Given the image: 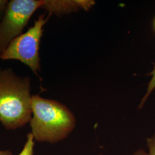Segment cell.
Masks as SVG:
<instances>
[{
    "instance_id": "52a82bcc",
    "label": "cell",
    "mask_w": 155,
    "mask_h": 155,
    "mask_svg": "<svg viewBox=\"0 0 155 155\" xmlns=\"http://www.w3.org/2000/svg\"><path fill=\"white\" fill-rule=\"evenodd\" d=\"M150 75L152 76V78L150 81V83L148 84V88H147V93L145 95L143 98L141 100V102L139 106V108L141 109L143 106L145 102V101L148 99L149 97L150 94L153 91V90L155 89V65L154 66L153 70L150 72L149 74Z\"/></svg>"
},
{
    "instance_id": "9c48e42d",
    "label": "cell",
    "mask_w": 155,
    "mask_h": 155,
    "mask_svg": "<svg viewBox=\"0 0 155 155\" xmlns=\"http://www.w3.org/2000/svg\"><path fill=\"white\" fill-rule=\"evenodd\" d=\"M8 2L7 0H0V21L5 14Z\"/></svg>"
},
{
    "instance_id": "5b68a950",
    "label": "cell",
    "mask_w": 155,
    "mask_h": 155,
    "mask_svg": "<svg viewBox=\"0 0 155 155\" xmlns=\"http://www.w3.org/2000/svg\"><path fill=\"white\" fill-rule=\"evenodd\" d=\"M92 1H70V0H44L41 8L48 12L50 14L61 16L77 11L79 8L86 10L94 4Z\"/></svg>"
},
{
    "instance_id": "8fae6325",
    "label": "cell",
    "mask_w": 155,
    "mask_h": 155,
    "mask_svg": "<svg viewBox=\"0 0 155 155\" xmlns=\"http://www.w3.org/2000/svg\"><path fill=\"white\" fill-rule=\"evenodd\" d=\"M0 155H13L11 151L9 150H0Z\"/></svg>"
},
{
    "instance_id": "ba28073f",
    "label": "cell",
    "mask_w": 155,
    "mask_h": 155,
    "mask_svg": "<svg viewBox=\"0 0 155 155\" xmlns=\"http://www.w3.org/2000/svg\"><path fill=\"white\" fill-rule=\"evenodd\" d=\"M147 145L149 150V155H155V134L147 139Z\"/></svg>"
},
{
    "instance_id": "277c9868",
    "label": "cell",
    "mask_w": 155,
    "mask_h": 155,
    "mask_svg": "<svg viewBox=\"0 0 155 155\" xmlns=\"http://www.w3.org/2000/svg\"><path fill=\"white\" fill-rule=\"evenodd\" d=\"M44 0H11L0 21V55L13 40L22 34L33 13Z\"/></svg>"
},
{
    "instance_id": "7c38bea8",
    "label": "cell",
    "mask_w": 155,
    "mask_h": 155,
    "mask_svg": "<svg viewBox=\"0 0 155 155\" xmlns=\"http://www.w3.org/2000/svg\"><path fill=\"white\" fill-rule=\"evenodd\" d=\"M153 28H154L155 31V18L154 19V21H153Z\"/></svg>"
},
{
    "instance_id": "3957f363",
    "label": "cell",
    "mask_w": 155,
    "mask_h": 155,
    "mask_svg": "<svg viewBox=\"0 0 155 155\" xmlns=\"http://www.w3.org/2000/svg\"><path fill=\"white\" fill-rule=\"evenodd\" d=\"M49 16H39L34 25L28 31L12 40L5 50L1 54L2 60H17L30 68L36 75L40 71L39 48L43 32V27Z\"/></svg>"
},
{
    "instance_id": "30bf717a",
    "label": "cell",
    "mask_w": 155,
    "mask_h": 155,
    "mask_svg": "<svg viewBox=\"0 0 155 155\" xmlns=\"http://www.w3.org/2000/svg\"><path fill=\"white\" fill-rule=\"evenodd\" d=\"M132 155H150L143 150H136Z\"/></svg>"
},
{
    "instance_id": "7a4b0ae2",
    "label": "cell",
    "mask_w": 155,
    "mask_h": 155,
    "mask_svg": "<svg viewBox=\"0 0 155 155\" xmlns=\"http://www.w3.org/2000/svg\"><path fill=\"white\" fill-rule=\"evenodd\" d=\"M32 110L31 133L38 142L55 144L66 139L75 127L72 111L55 100L32 95Z\"/></svg>"
},
{
    "instance_id": "8992f818",
    "label": "cell",
    "mask_w": 155,
    "mask_h": 155,
    "mask_svg": "<svg viewBox=\"0 0 155 155\" xmlns=\"http://www.w3.org/2000/svg\"><path fill=\"white\" fill-rule=\"evenodd\" d=\"M34 145L35 142L33 135L31 133H28L26 143L21 152L18 155H33Z\"/></svg>"
},
{
    "instance_id": "6da1fadb",
    "label": "cell",
    "mask_w": 155,
    "mask_h": 155,
    "mask_svg": "<svg viewBox=\"0 0 155 155\" xmlns=\"http://www.w3.org/2000/svg\"><path fill=\"white\" fill-rule=\"evenodd\" d=\"M31 78L20 77L11 68L0 67V122L8 130H16L32 118Z\"/></svg>"
}]
</instances>
